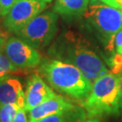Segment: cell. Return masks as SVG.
<instances>
[{"mask_svg":"<svg viewBox=\"0 0 122 122\" xmlns=\"http://www.w3.org/2000/svg\"><path fill=\"white\" fill-rule=\"evenodd\" d=\"M40 71L57 91L77 100H85L92 89L91 82L81 71L70 63L60 60H45Z\"/></svg>","mask_w":122,"mask_h":122,"instance_id":"cell-1","label":"cell"},{"mask_svg":"<svg viewBox=\"0 0 122 122\" xmlns=\"http://www.w3.org/2000/svg\"><path fill=\"white\" fill-rule=\"evenodd\" d=\"M120 74L107 73L92 85L82 107L90 118L118 116Z\"/></svg>","mask_w":122,"mask_h":122,"instance_id":"cell-2","label":"cell"},{"mask_svg":"<svg viewBox=\"0 0 122 122\" xmlns=\"http://www.w3.org/2000/svg\"><path fill=\"white\" fill-rule=\"evenodd\" d=\"M83 16L102 38L106 49L113 52L115 36L122 28L120 10L107 5L92 3Z\"/></svg>","mask_w":122,"mask_h":122,"instance_id":"cell-3","label":"cell"},{"mask_svg":"<svg viewBox=\"0 0 122 122\" xmlns=\"http://www.w3.org/2000/svg\"><path fill=\"white\" fill-rule=\"evenodd\" d=\"M58 59L77 67L91 84L102 75L109 73V69L102 58L88 48L81 45H68L56 50Z\"/></svg>","mask_w":122,"mask_h":122,"instance_id":"cell-4","label":"cell"},{"mask_svg":"<svg viewBox=\"0 0 122 122\" xmlns=\"http://www.w3.org/2000/svg\"><path fill=\"white\" fill-rule=\"evenodd\" d=\"M58 14L55 11L42 12L30 21L16 36L36 49L46 47L58 30Z\"/></svg>","mask_w":122,"mask_h":122,"instance_id":"cell-5","label":"cell"},{"mask_svg":"<svg viewBox=\"0 0 122 122\" xmlns=\"http://www.w3.org/2000/svg\"><path fill=\"white\" fill-rule=\"evenodd\" d=\"M47 2L37 0H16L4 17L2 25L8 33L16 34L33 19L42 13Z\"/></svg>","mask_w":122,"mask_h":122,"instance_id":"cell-6","label":"cell"},{"mask_svg":"<svg viewBox=\"0 0 122 122\" xmlns=\"http://www.w3.org/2000/svg\"><path fill=\"white\" fill-rule=\"evenodd\" d=\"M3 52L18 69L34 68L41 62V56L37 49L18 36L7 39Z\"/></svg>","mask_w":122,"mask_h":122,"instance_id":"cell-7","label":"cell"},{"mask_svg":"<svg viewBox=\"0 0 122 122\" xmlns=\"http://www.w3.org/2000/svg\"><path fill=\"white\" fill-rule=\"evenodd\" d=\"M56 94L45 83L37 74L29 78L25 91V111H30L34 107L56 96Z\"/></svg>","mask_w":122,"mask_h":122,"instance_id":"cell-8","label":"cell"},{"mask_svg":"<svg viewBox=\"0 0 122 122\" xmlns=\"http://www.w3.org/2000/svg\"><path fill=\"white\" fill-rule=\"evenodd\" d=\"M75 107L65 97L56 95L29 111V122H37L46 117L71 111Z\"/></svg>","mask_w":122,"mask_h":122,"instance_id":"cell-9","label":"cell"},{"mask_svg":"<svg viewBox=\"0 0 122 122\" xmlns=\"http://www.w3.org/2000/svg\"><path fill=\"white\" fill-rule=\"evenodd\" d=\"M14 103L25 109V92L18 78L10 75L0 81V105Z\"/></svg>","mask_w":122,"mask_h":122,"instance_id":"cell-10","label":"cell"},{"mask_svg":"<svg viewBox=\"0 0 122 122\" xmlns=\"http://www.w3.org/2000/svg\"><path fill=\"white\" fill-rule=\"evenodd\" d=\"M90 0H56L54 11L64 18L78 17L84 14Z\"/></svg>","mask_w":122,"mask_h":122,"instance_id":"cell-11","label":"cell"},{"mask_svg":"<svg viewBox=\"0 0 122 122\" xmlns=\"http://www.w3.org/2000/svg\"><path fill=\"white\" fill-rule=\"evenodd\" d=\"M19 109L20 107L14 103L0 105V122H13Z\"/></svg>","mask_w":122,"mask_h":122,"instance_id":"cell-12","label":"cell"},{"mask_svg":"<svg viewBox=\"0 0 122 122\" xmlns=\"http://www.w3.org/2000/svg\"><path fill=\"white\" fill-rule=\"evenodd\" d=\"M18 68L14 66L4 52L0 53V81L18 71Z\"/></svg>","mask_w":122,"mask_h":122,"instance_id":"cell-13","label":"cell"},{"mask_svg":"<svg viewBox=\"0 0 122 122\" xmlns=\"http://www.w3.org/2000/svg\"><path fill=\"white\" fill-rule=\"evenodd\" d=\"M75 109H76V107L71 111L46 117H44L42 119H41V120H39L37 122H67V121L69 119L70 117L71 116L73 111H74Z\"/></svg>","mask_w":122,"mask_h":122,"instance_id":"cell-14","label":"cell"},{"mask_svg":"<svg viewBox=\"0 0 122 122\" xmlns=\"http://www.w3.org/2000/svg\"><path fill=\"white\" fill-rule=\"evenodd\" d=\"M86 111H84V109L76 107L67 122H86Z\"/></svg>","mask_w":122,"mask_h":122,"instance_id":"cell-15","label":"cell"},{"mask_svg":"<svg viewBox=\"0 0 122 122\" xmlns=\"http://www.w3.org/2000/svg\"><path fill=\"white\" fill-rule=\"evenodd\" d=\"M16 0H0V16L5 17Z\"/></svg>","mask_w":122,"mask_h":122,"instance_id":"cell-16","label":"cell"},{"mask_svg":"<svg viewBox=\"0 0 122 122\" xmlns=\"http://www.w3.org/2000/svg\"><path fill=\"white\" fill-rule=\"evenodd\" d=\"M114 48L117 54L122 56V28L116 34L114 39Z\"/></svg>","mask_w":122,"mask_h":122,"instance_id":"cell-17","label":"cell"},{"mask_svg":"<svg viewBox=\"0 0 122 122\" xmlns=\"http://www.w3.org/2000/svg\"><path fill=\"white\" fill-rule=\"evenodd\" d=\"M13 122H29L27 115H26V111L25 109L20 108L18 109Z\"/></svg>","mask_w":122,"mask_h":122,"instance_id":"cell-18","label":"cell"},{"mask_svg":"<svg viewBox=\"0 0 122 122\" xmlns=\"http://www.w3.org/2000/svg\"><path fill=\"white\" fill-rule=\"evenodd\" d=\"M7 39H8V33L3 31H0V53L3 52Z\"/></svg>","mask_w":122,"mask_h":122,"instance_id":"cell-19","label":"cell"},{"mask_svg":"<svg viewBox=\"0 0 122 122\" xmlns=\"http://www.w3.org/2000/svg\"><path fill=\"white\" fill-rule=\"evenodd\" d=\"M119 112L122 117V72L120 73V88H119Z\"/></svg>","mask_w":122,"mask_h":122,"instance_id":"cell-20","label":"cell"},{"mask_svg":"<svg viewBox=\"0 0 122 122\" xmlns=\"http://www.w3.org/2000/svg\"><path fill=\"white\" fill-rule=\"evenodd\" d=\"M94 1H97L100 2H102L105 5H107V6L114 7V8H117V5L115 2V0H94Z\"/></svg>","mask_w":122,"mask_h":122,"instance_id":"cell-21","label":"cell"},{"mask_svg":"<svg viewBox=\"0 0 122 122\" xmlns=\"http://www.w3.org/2000/svg\"><path fill=\"white\" fill-rule=\"evenodd\" d=\"M86 122H100L97 118H90L86 120Z\"/></svg>","mask_w":122,"mask_h":122,"instance_id":"cell-22","label":"cell"},{"mask_svg":"<svg viewBox=\"0 0 122 122\" xmlns=\"http://www.w3.org/2000/svg\"><path fill=\"white\" fill-rule=\"evenodd\" d=\"M37 1H43V2H49L52 1V0H37Z\"/></svg>","mask_w":122,"mask_h":122,"instance_id":"cell-23","label":"cell"},{"mask_svg":"<svg viewBox=\"0 0 122 122\" xmlns=\"http://www.w3.org/2000/svg\"><path fill=\"white\" fill-rule=\"evenodd\" d=\"M120 14H121V21H122V9H121V10H120Z\"/></svg>","mask_w":122,"mask_h":122,"instance_id":"cell-24","label":"cell"}]
</instances>
